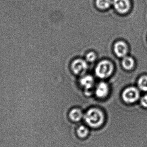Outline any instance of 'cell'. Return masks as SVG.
Segmentation results:
<instances>
[{"mask_svg":"<svg viewBox=\"0 0 147 147\" xmlns=\"http://www.w3.org/2000/svg\"><path fill=\"white\" fill-rule=\"evenodd\" d=\"M83 118L86 125L94 129L101 127L105 121V116L103 112L96 108L89 109L84 115Z\"/></svg>","mask_w":147,"mask_h":147,"instance_id":"1","label":"cell"},{"mask_svg":"<svg viewBox=\"0 0 147 147\" xmlns=\"http://www.w3.org/2000/svg\"><path fill=\"white\" fill-rule=\"evenodd\" d=\"M114 67L111 62L104 60L99 62L95 69L96 75L100 78H107L111 75Z\"/></svg>","mask_w":147,"mask_h":147,"instance_id":"2","label":"cell"},{"mask_svg":"<svg viewBox=\"0 0 147 147\" xmlns=\"http://www.w3.org/2000/svg\"><path fill=\"white\" fill-rule=\"evenodd\" d=\"M71 68L74 73L76 75L83 76L86 72L88 65L84 59H78L72 62Z\"/></svg>","mask_w":147,"mask_h":147,"instance_id":"3","label":"cell"},{"mask_svg":"<svg viewBox=\"0 0 147 147\" xmlns=\"http://www.w3.org/2000/svg\"><path fill=\"white\" fill-rule=\"evenodd\" d=\"M140 94L138 90L135 87H129L123 91L122 97L126 102L133 103L139 98Z\"/></svg>","mask_w":147,"mask_h":147,"instance_id":"4","label":"cell"},{"mask_svg":"<svg viewBox=\"0 0 147 147\" xmlns=\"http://www.w3.org/2000/svg\"><path fill=\"white\" fill-rule=\"evenodd\" d=\"M113 6L118 13L125 14L129 11L131 7L129 0H113Z\"/></svg>","mask_w":147,"mask_h":147,"instance_id":"5","label":"cell"},{"mask_svg":"<svg viewBox=\"0 0 147 147\" xmlns=\"http://www.w3.org/2000/svg\"><path fill=\"white\" fill-rule=\"evenodd\" d=\"M80 84L84 88L86 94L89 96L91 93L90 90L92 89L94 84V80L91 75H85L80 78Z\"/></svg>","mask_w":147,"mask_h":147,"instance_id":"6","label":"cell"},{"mask_svg":"<svg viewBox=\"0 0 147 147\" xmlns=\"http://www.w3.org/2000/svg\"><path fill=\"white\" fill-rule=\"evenodd\" d=\"M114 51L117 57H123L127 52V45L123 41L116 42L114 45Z\"/></svg>","mask_w":147,"mask_h":147,"instance_id":"7","label":"cell"},{"mask_svg":"<svg viewBox=\"0 0 147 147\" xmlns=\"http://www.w3.org/2000/svg\"><path fill=\"white\" fill-rule=\"evenodd\" d=\"M109 92V86L106 83L101 82L98 84L96 90V94L99 98H104L107 96Z\"/></svg>","mask_w":147,"mask_h":147,"instance_id":"8","label":"cell"},{"mask_svg":"<svg viewBox=\"0 0 147 147\" xmlns=\"http://www.w3.org/2000/svg\"><path fill=\"white\" fill-rule=\"evenodd\" d=\"M84 114L80 109L78 108L72 109L69 113V117L72 121L78 122L84 117Z\"/></svg>","mask_w":147,"mask_h":147,"instance_id":"9","label":"cell"},{"mask_svg":"<svg viewBox=\"0 0 147 147\" xmlns=\"http://www.w3.org/2000/svg\"><path fill=\"white\" fill-rule=\"evenodd\" d=\"M76 134L79 138L84 139L88 137L90 134L89 128L84 125H80L77 128Z\"/></svg>","mask_w":147,"mask_h":147,"instance_id":"10","label":"cell"},{"mask_svg":"<svg viewBox=\"0 0 147 147\" xmlns=\"http://www.w3.org/2000/svg\"><path fill=\"white\" fill-rule=\"evenodd\" d=\"M111 0H96V5L99 9H106L110 7Z\"/></svg>","mask_w":147,"mask_h":147,"instance_id":"11","label":"cell"},{"mask_svg":"<svg viewBox=\"0 0 147 147\" xmlns=\"http://www.w3.org/2000/svg\"><path fill=\"white\" fill-rule=\"evenodd\" d=\"M134 59L129 57H125L122 61V65L124 69L127 70H130L134 67Z\"/></svg>","mask_w":147,"mask_h":147,"instance_id":"12","label":"cell"},{"mask_svg":"<svg viewBox=\"0 0 147 147\" xmlns=\"http://www.w3.org/2000/svg\"><path fill=\"white\" fill-rule=\"evenodd\" d=\"M138 85L142 90L147 91V76L141 77L138 81Z\"/></svg>","mask_w":147,"mask_h":147,"instance_id":"13","label":"cell"},{"mask_svg":"<svg viewBox=\"0 0 147 147\" xmlns=\"http://www.w3.org/2000/svg\"><path fill=\"white\" fill-rule=\"evenodd\" d=\"M86 58L89 63H92L96 60V55L94 52H90L86 54Z\"/></svg>","mask_w":147,"mask_h":147,"instance_id":"14","label":"cell"},{"mask_svg":"<svg viewBox=\"0 0 147 147\" xmlns=\"http://www.w3.org/2000/svg\"><path fill=\"white\" fill-rule=\"evenodd\" d=\"M142 105L144 107L147 108V95L144 96L141 99Z\"/></svg>","mask_w":147,"mask_h":147,"instance_id":"15","label":"cell"}]
</instances>
